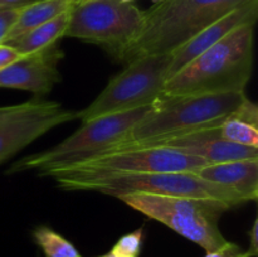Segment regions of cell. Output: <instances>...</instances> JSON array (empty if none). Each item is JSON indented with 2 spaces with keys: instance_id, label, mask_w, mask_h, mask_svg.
Here are the masks:
<instances>
[{
  "instance_id": "obj_1",
  "label": "cell",
  "mask_w": 258,
  "mask_h": 257,
  "mask_svg": "<svg viewBox=\"0 0 258 257\" xmlns=\"http://www.w3.org/2000/svg\"><path fill=\"white\" fill-rule=\"evenodd\" d=\"M64 190L98 191L118 198L128 193H149L159 196L191 197L217 199L229 207L244 203V199L219 184L201 178L197 173H134V171H102L64 168L48 173Z\"/></svg>"
},
{
  "instance_id": "obj_2",
  "label": "cell",
  "mask_w": 258,
  "mask_h": 257,
  "mask_svg": "<svg viewBox=\"0 0 258 257\" xmlns=\"http://www.w3.org/2000/svg\"><path fill=\"white\" fill-rule=\"evenodd\" d=\"M246 2L248 0H158L144 10L140 33L115 59L128 63L144 55L171 54Z\"/></svg>"
},
{
  "instance_id": "obj_3",
  "label": "cell",
  "mask_w": 258,
  "mask_h": 257,
  "mask_svg": "<svg viewBox=\"0 0 258 257\" xmlns=\"http://www.w3.org/2000/svg\"><path fill=\"white\" fill-rule=\"evenodd\" d=\"M256 23H247L184 66L165 82L163 96L244 91L253 70Z\"/></svg>"
},
{
  "instance_id": "obj_4",
  "label": "cell",
  "mask_w": 258,
  "mask_h": 257,
  "mask_svg": "<svg viewBox=\"0 0 258 257\" xmlns=\"http://www.w3.org/2000/svg\"><path fill=\"white\" fill-rule=\"evenodd\" d=\"M246 97L244 91L161 96L117 148L153 146L194 131L218 127Z\"/></svg>"
},
{
  "instance_id": "obj_5",
  "label": "cell",
  "mask_w": 258,
  "mask_h": 257,
  "mask_svg": "<svg viewBox=\"0 0 258 257\" xmlns=\"http://www.w3.org/2000/svg\"><path fill=\"white\" fill-rule=\"evenodd\" d=\"M150 106L100 116L82 122L81 128L62 143L19 159L13 164L8 173L37 170L40 175L45 176L48 173L76 165L112 150L127 140L133 127L148 112Z\"/></svg>"
},
{
  "instance_id": "obj_6",
  "label": "cell",
  "mask_w": 258,
  "mask_h": 257,
  "mask_svg": "<svg viewBox=\"0 0 258 257\" xmlns=\"http://www.w3.org/2000/svg\"><path fill=\"white\" fill-rule=\"evenodd\" d=\"M117 199L149 218L165 224L206 252L217 251L227 243L218 222L231 207L223 202L149 193H128Z\"/></svg>"
},
{
  "instance_id": "obj_7",
  "label": "cell",
  "mask_w": 258,
  "mask_h": 257,
  "mask_svg": "<svg viewBox=\"0 0 258 257\" xmlns=\"http://www.w3.org/2000/svg\"><path fill=\"white\" fill-rule=\"evenodd\" d=\"M170 62L171 54H154L126 63L125 70L115 76L87 107L77 111V118L86 122L153 105L163 96Z\"/></svg>"
},
{
  "instance_id": "obj_8",
  "label": "cell",
  "mask_w": 258,
  "mask_h": 257,
  "mask_svg": "<svg viewBox=\"0 0 258 257\" xmlns=\"http://www.w3.org/2000/svg\"><path fill=\"white\" fill-rule=\"evenodd\" d=\"M144 10L122 0L73 2L64 37L105 48L117 57L140 33Z\"/></svg>"
},
{
  "instance_id": "obj_9",
  "label": "cell",
  "mask_w": 258,
  "mask_h": 257,
  "mask_svg": "<svg viewBox=\"0 0 258 257\" xmlns=\"http://www.w3.org/2000/svg\"><path fill=\"white\" fill-rule=\"evenodd\" d=\"M77 118V111L40 96L25 102L0 107V164L44 134Z\"/></svg>"
},
{
  "instance_id": "obj_10",
  "label": "cell",
  "mask_w": 258,
  "mask_h": 257,
  "mask_svg": "<svg viewBox=\"0 0 258 257\" xmlns=\"http://www.w3.org/2000/svg\"><path fill=\"white\" fill-rule=\"evenodd\" d=\"M209 165L202 159L168 146L116 148L68 168L134 173H197Z\"/></svg>"
},
{
  "instance_id": "obj_11",
  "label": "cell",
  "mask_w": 258,
  "mask_h": 257,
  "mask_svg": "<svg viewBox=\"0 0 258 257\" xmlns=\"http://www.w3.org/2000/svg\"><path fill=\"white\" fill-rule=\"evenodd\" d=\"M63 52L59 45L20 55L17 60L0 70V88L29 91L37 96H44L60 81L58 70Z\"/></svg>"
},
{
  "instance_id": "obj_12",
  "label": "cell",
  "mask_w": 258,
  "mask_h": 257,
  "mask_svg": "<svg viewBox=\"0 0 258 257\" xmlns=\"http://www.w3.org/2000/svg\"><path fill=\"white\" fill-rule=\"evenodd\" d=\"M258 18V0H248L237 7L228 14L194 35L190 40L171 53L170 67L168 71V80L180 71L184 66L198 57L201 53L217 44L219 40L228 35L232 30L247 23H256ZM166 80V81H168Z\"/></svg>"
},
{
  "instance_id": "obj_13",
  "label": "cell",
  "mask_w": 258,
  "mask_h": 257,
  "mask_svg": "<svg viewBox=\"0 0 258 257\" xmlns=\"http://www.w3.org/2000/svg\"><path fill=\"white\" fill-rule=\"evenodd\" d=\"M153 146H168L197 156L208 164L227 163L242 159L258 158V148L238 145L219 135L218 127L194 131L185 135L168 139Z\"/></svg>"
},
{
  "instance_id": "obj_14",
  "label": "cell",
  "mask_w": 258,
  "mask_h": 257,
  "mask_svg": "<svg viewBox=\"0 0 258 257\" xmlns=\"http://www.w3.org/2000/svg\"><path fill=\"white\" fill-rule=\"evenodd\" d=\"M201 178L219 184L248 201L258 198V158L209 164L197 171Z\"/></svg>"
},
{
  "instance_id": "obj_15",
  "label": "cell",
  "mask_w": 258,
  "mask_h": 257,
  "mask_svg": "<svg viewBox=\"0 0 258 257\" xmlns=\"http://www.w3.org/2000/svg\"><path fill=\"white\" fill-rule=\"evenodd\" d=\"M219 135L227 141L258 148V107L248 97L218 126Z\"/></svg>"
},
{
  "instance_id": "obj_16",
  "label": "cell",
  "mask_w": 258,
  "mask_h": 257,
  "mask_svg": "<svg viewBox=\"0 0 258 257\" xmlns=\"http://www.w3.org/2000/svg\"><path fill=\"white\" fill-rule=\"evenodd\" d=\"M68 20H70V10L3 44H8L14 48L20 55L39 52L57 44L58 40L64 37Z\"/></svg>"
},
{
  "instance_id": "obj_17",
  "label": "cell",
  "mask_w": 258,
  "mask_h": 257,
  "mask_svg": "<svg viewBox=\"0 0 258 257\" xmlns=\"http://www.w3.org/2000/svg\"><path fill=\"white\" fill-rule=\"evenodd\" d=\"M71 0H34L19 10L17 20L10 29L5 42L14 39L19 35L25 34L29 30L54 19L58 15L71 9Z\"/></svg>"
},
{
  "instance_id": "obj_18",
  "label": "cell",
  "mask_w": 258,
  "mask_h": 257,
  "mask_svg": "<svg viewBox=\"0 0 258 257\" xmlns=\"http://www.w3.org/2000/svg\"><path fill=\"white\" fill-rule=\"evenodd\" d=\"M33 238L45 257H82L68 239L50 227H37L33 232Z\"/></svg>"
},
{
  "instance_id": "obj_19",
  "label": "cell",
  "mask_w": 258,
  "mask_h": 257,
  "mask_svg": "<svg viewBox=\"0 0 258 257\" xmlns=\"http://www.w3.org/2000/svg\"><path fill=\"white\" fill-rule=\"evenodd\" d=\"M143 244V228H139L131 233L121 237L111 249V253L116 257H139Z\"/></svg>"
},
{
  "instance_id": "obj_20",
  "label": "cell",
  "mask_w": 258,
  "mask_h": 257,
  "mask_svg": "<svg viewBox=\"0 0 258 257\" xmlns=\"http://www.w3.org/2000/svg\"><path fill=\"white\" fill-rule=\"evenodd\" d=\"M20 9H0V44L9 34L10 29L17 20Z\"/></svg>"
},
{
  "instance_id": "obj_21",
  "label": "cell",
  "mask_w": 258,
  "mask_h": 257,
  "mask_svg": "<svg viewBox=\"0 0 258 257\" xmlns=\"http://www.w3.org/2000/svg\"><path fill=\"white\" fill-rule=\"evenodd\" d=\"M204 257H252L248 251H243L238 244L227 241L223 247L213 252H207Z\"/></svg>"
},
{
  "instance_id": "obj_22",
  "label": "cell",
  "mask_w": 258,
  "mask_h": 257,
  "mask_svg": "<svg viewBox=\"0 0 258 257\" xmlns=\"http://www.w3.org/2000/svg\"><path fill=\"white\" fill-rule=\"evenodd\" d=\"M20 57L19 53L8 44H0V70L5 68Z\"/></svg>"
},
{
  "instance_id": "obj_23",
  "label": "cell",
  "mask_w": 258,
  "mask_h": 257,
  "mask_svg": "<svg viewBox=\"0 0 258 257\" xmlns=\"http://www.w3.org/2000/svg\"><path fill=\"white\" fill-rule=\"evenodd\" d=\"M249 238H251V246H249L248 252L252 257L258 254V221L256 219L252 226L251 232H249Z\"/></svg>"
},
{
  "instance_id": "obj_24",
  "label": "cell",
  "mask_w": 258,
  "mask_h": 257,
  "mask_svg": "<svg viewBox=\"0 0 258 257\" xmlns=\"http://www.w3.org/2000/svg\"><path fill=\"white\" fill-rule=\"evenodd\" d=\"M34 0H0V9H22Z\"/></svg>"
},
{
  "instance_id": "obj_25",
  "label": "cell",
  "mask_w": 258,
  "mask_h": 257,
  "mask_svg": "<svg viewBox=\"0 0 258 257\" xmlns=\"http://www.w3.org/2000/svg\"><path fill=\"white\" fill-rule=\"evenodd\" d=\"M103 256H105V257H116L115 254H112L111 252H110V253H107V254H103Z\"/></svg>"
},
{
  "instance_id": "obj_26",
  "label": "cell",
  "mask_w": 258,
  "mask_h": 257,
  "mask_svg": "<svg viewBox=\"0 0 258 257\" xmlns=\"http://www.w3.org/2000/svg\"><path fill=\"white\" fill-rule=\"evenodd\" d=\"M122 2H127V3H131V2H133V0H122Z\"/></svg>"
},
{
  "instance_id": "obj_27",
  "label": "cell",
  "mask_w": 258,
  "mask_h": 257,
  "mask_svg": "<svg viewBox=\"0 0 258 257\" xmlns=\"http://www.w3.org/2000/svg\"><path fill=\"white\" fill-rule=\"evenodd\" d=\"M73 2H83V0H73Z\"/></svg>"
},
{
  "instance_id": "obj_28",
  "label": "cell",
  "mask_w": 258,
  "mask_h": 257,
  "mask_svg": "<svg viewBox=\"0 0 258 257\" xmlns=\"http://www.w3.org/2000/svg\"><path fill=\"white\" fill-rule=\"evenodd\" d=\"M100 257H105V256H100Z\"/></svg>"
},
{
  "instance_id": "obj_29",
  "label": "cell",
  "mask_w": 258,
  "mask_h": 257,
  "mask_svg": "<svg viewBox=\"0 0 258 257\" xmlns=\"http://www.w3.org/2000/svg\"><path fill=\"white\" fill-rule=\"evenodd\" d=\"M71 2H73V0H71Z\"/></svg>"
}]
</instances>
